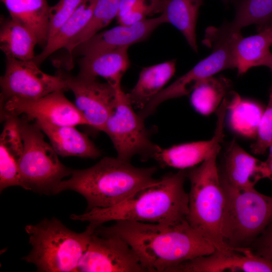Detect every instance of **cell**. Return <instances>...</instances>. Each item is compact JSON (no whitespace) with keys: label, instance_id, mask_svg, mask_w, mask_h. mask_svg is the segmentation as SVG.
<instances>
[{"label":"cell","instance_id":"obj_15","mask_svg":"<svg viewBox=\"0 0 272 272\" xmlns=\"http://www.w3.org/2000/svg\"><path fill=\"white\" fill-rule=\"evenodd\" d=\"M232 106L231 99L226 96L216 111V128L210 140L181 144L165 149L160 148L153 158L163 167H170L179 170L188 169L201 164L215 152L221 150V144L224 137L225 115Z\"/></svg>","mask_w":272,"mask_h":272},{"label":"cell","instance_id":"obj_23","mask_svg":"<svg viewBox=\"0 0 272 272\" xmlns=\"http://www.w3.org/2000/svg\"><path fill=\"white\" fill-rule=\"evenodd\" d=\"M271 45L272 41L264 29H259L258 34L246 37L239 35L232 48L238 75H243L253 67L265 66L271 54Z\"/></svg>","mask_w":272,"mask_h":272},{"label":"cell","instance_id":"obj_39","mask_svg":"<svg viewBox=\"0 0 272 272\" xmlns=\"http://www.w3.org/2000/svg\"><path fill=\"white\" fill-rule=\"evenodd\" d=\"M225 4H227L228 2H229L230 1L232 0H222Z\"/></svg>","mask_w":272,"mask_h":272},{"label":"cell","instance_id":"obj_36","mask_svg":"<svg viewBox=\"0 0 272 272\" xmlns=\"http://www.w3.org/2000/svg\"><path fill=\"white\" fill-rule=\"evenodd\" d=\"M267 149L269 150V155L266 162L269 171L268 178L272 181V142L270 144Z\"/></svg>","mask_w":272,"mask_h":272},{"label":"cell","instance_id":"obj_11","mask_svg":"<svg viewBox=\"0 0 272 272\" xmlns=\"http://www.w3.org/2000/svg\"><path fill=\"white\" fill-rule=\"evenodd\" d=\"M78 271L145 272L148 270L125 240L116 236H100L94 232L80 261Z\"/></svg>","mask_w":272,"mask_h":272},{"label":"cell","instance_id":"obj_21","mask_svg":"<svg viewBox=\"0 0 272 272\" xmlns=\"http://www.w3.org/2000/svg\"><path fill=\"white\" fill-rule=\"evenodd\" d=\"M11 18L27 28L43 48L48 38L49 10L47 0H1Z\"/></svg>","mask_w":272,"mask_h":272},{"label":"cell","instance_id":"obj_25","mask_svg":"<svg viewBox=\"0 0 272 272\" xmlns=\"http://www.w3.org/2000/svg\"><path fill=\"white\" fill-rule=\"evenodd\" d=\"M202 0H166L162 14L169 23L184 36L188 45L197 51L195 29Z\"/></svg>","mask_w":272,"mask_h":272},{"label":"cell","instance_id":"obj_32","mask_svg":"<svg viewBox=\"0 0 272 272\" xmlns=\"http://www.w3.org/2000/svg\"><path fill=\"white\" fill-rule=\"evenodd\" d=\"M85 1L59 0L55 5L50 7L48 40L54 35Z\"/></svg>","mask_w":272,"mask_h":272},{"label":"cell","instance_id":"obj_6","mask_svg":"<svg viewBox=\"0 0 272 272\" xmlns=\"http://www.w3.org/2000/svg\"><path fill=\"white\" fill-rule=\"evenodd\" d=\"M221 181L225 195L221 226L223 241L230 248H251L272 224V196L254 187L237 188Z\"/></svg>","mask_w":272,"mask_h":272},{"label":"cell","instance_id":"obj_4","mask_svg":"<svg viewBox=\"0 0 272 272\" xmlns=\"http://www.w3.org/2000/svg\"><path fill=\"white\" fill-rule=\"evenodd\" d=\"M97 228L89 223L84 232L77 233L55 217L27 225L25 230L32 249L23 259L34 264L38 271H78L81 258Z\"/></svg>","mask_w":272,"mask_h":272},{"label":"cell","instance_id":"obj_8","mask_svg":"<svg viewBox=\"0 0 272 272\" xmlns=\"http://www.w3.org/2000/svg\"><path fill=\"white\" fill-rule=\"evenodd\" d=\"M241 31L230 28L224 23L221 27H209L202 43L212 48L211 54L190 70L162 90L138 114L145 119L153 114L162 103L191 93L203 80L226 70L235 69L232 54L234 42Z\"/></svg>","mask_w":272,"mask_h":272},{"label":"cell","instance_id":"obj_13","mask_svg":"<svg viewBox=\"0 0 272 272\" xmlns=\"http://www.w3.org/2000/svg\"><path fill=\"white\" fill-rule=\"evenodd\" d=\"M57 91L37 99L12 98L1 105V116H23L28 120H44L57 125H89L75 104Z\"/></svg>","mask_w":272,"mask_h":272},{"label":"cell","instance_id":"obj_16","mask_svg":"<svg viewBox=\"0 0 272 272\" xmlns=\"http://www.w3.org/2000/svg\"><path fill=\"white\" fill-rule=\"evenodd\" d=\"M165 23L161 14L154 18L146 19L131 25H121L98 33L77 46L73 50L75 55L85 56L100 52L128 47L147 39L161 24Z\"/></svg>","mask_w":272,"mask_h":272},{"label":"cell","instance_id":"obj_1","mask_svg":"<svg viewBox=\"0 0 272 272\" xmlns=\"http://www.w3.org/2000/svg\"><path fill=\"white\" fill-rule=\"evenodd\" d=\"M115 222L109 227H98L95 233L125 240L138 254L148 271L167 272L181 263L209 255L216 250L186 220L176 224Z\"/></svg>","mask_w":272,"mask_h":272},{"label":"cell","instance_id":"obj_2","mask_svg":"<svg viewBox=\"0 0 272 272\" xmlns=\"http://www.w3.org/2000/svg\"><path fill=\"white\" fill-rule=\"evenodd\" d=\"M186 177V169L167 174L115 206L93 209L81 215L72 214L71 219L88 222L97 227L111 221L181 222L186 220L188 213V193L184 186Z\"/></svg>","mask_w":272,"mask_h":272},{"label":"cell","instance_id":"obj_27","mask_svg":"<svg viewBox=\"0 0 272 272\" xmlns=\"http://www.w3.org/2000/svg\"><path fill=\"white\" fill-rule=\"evenodd\" d=\"M120 0H98L93 13L84 28L66 45L69 53L67 70L73 67V51L80 44L97 34L117 18Z\"/></svg>","mask_w":272,"mask_h":272},{"label":"cell","instance_id":"obj_3","mask_svg":"<svg viewBox=\"0 0 272 272\" xmlns=\"http://www.w3.org/2000/svg\"><path fill=\"white\" fill-rule=\"evenodd\" d=\"M156 171L155 167H137L117 157H105L92 167L73 170L71 177L60 182L56 194L65 190L80 193L87 201V211L109 208L157 181Z\"/></svg>","mask_w":272,"mask_h":272},{"label":"cell","instance_id":"obj_28","mask_svg":"<svg viewBox=\"0 0 272 272\" xmlns=\"http://www.w3.org/2000/svg\"><path fill=\"white\" fill-rule=\"evenodd\" d=\"M231 88L232 83L226 78L210 77L201 81L192 91L191 103L198 112L208 115L217 110Z\"/></svg>","mask_w":272,"mask_h":272},{"label":"cell","instance_id":"obj_17","mask_svg":"<svg viewBox=\"0 0 272 272\" xmlns=\"http://www.w3.org/2000/svg\"><path fill=\"white\" fill-rule=\"evenodd\" d=\"M218 169L221 180L237 188H254L259 180L269 175L266 161L249 154L234 139L227 146Z\"/></svg>","mask_w":272,"mask_h":272},{"label":"cell","instance_id":"obj_19","mask_svg":"<svg viewBox=\"0 0 272 272\" xmlns=\"http://www.w3.org/2000/svg\"><path fill=\"white\" fill-rule=\"evenodd\" d=\"M49 140L58 155L97 159L101 151L85 133L74 126L57 125L44 120L33 121Z\"/></svg>","mask_w":272,"mask_h":272},{"label":"cell","instance_id":"obj_22","mask_svg":"<svg viewBox=\"0 0 272 272\" xmlns=\"http://www.w3.org/2000/svg\"><path fill=\"white\" fill-rule=\"evenodd\" d=\"M176 63L172 59L142 70L136 84L127 94L133 107L142 109L164 89L175 72Z\"/></svg>","mask_w":272,"mask_h":272},{"label":"cell","instance_id":"obj_34","mask_svg":"<svg viewBox=\"0 0 272 272\" xmlns=\"http://www.w3.org/2000/svg\"><path fill=\"white\" fill-rule=\"evenodd\" d=\"M251 248L255 254L272 259V224L254 241Z\"/></svg>","mask_w":272,"mask_h":272},{"label":"cell","instance_id":"obj_10","mask_svg":"<svg viewBox=\"0 0 272 272\" xmlns=\"http://www.w3.org/2000/svg\"><path fill=\"white\" fill-rule=\"evenodd\" d=\"M0 85L1 105L13 97L37 99L57 91L69 90L59 74L53 76L43 72L33 60L8 57Z\"/></svg>","mask_w":272,"mask_h":272},{"label":"cell","instance_id":"obj_5","mask_svg":"<svg viewBox=\"0 0 272 272\" xmlns=\"http://www.w3.org/2000/svg\"><path fill=\"white\" fill-rule=\"evenodd\" d=\"M220 151L186 169L190 183L186 220L216 249L224 250L232 248L225 244L221 233L225 195L217 163Z\"/></svg>","mask_w":272,"mask_h":272},{"label":"cell","instance_id":"obj_14","mask_svg":"<svg viewBox=\"0 0 272 272\" xmlns=\"http://www.w3.org/2000/svg\"><path fill=\"white\" fill-rule=\"evenodd\" d=\"M272 272V259L255 254L251 248L216 249L208 255L187 260L167 272Z\"/></svg>","mask_w":272,"mask_h":272},{"label":"cell","instance_id":"obj_30","mask_svg":"<svg viewBox=\"0 0 272 272\" xmlns=\"http://www.w3.org/2000/svg\"><path fill=\"white\" fill-rule=\"evenodd\" d=\"M230 110V123L232 129L246 137L256 138L264 111L261 106L254 102L241 99Z\"/></svg>","mask_w":272,"mask_h":272},{"label":"cell","instance_id":"obj_18","mask_svg":"<svg viewBox=\"0 0 272 272\" xmlns=\"http://www.w3.org/2000/svg\"><path fill=\"white\" fill-rule=\"evenodd\" d=\"M4 122L0 135V191L14 186L22 187L19 162L24 144L18 116L6 114L1 116Z\"/></svg>","mask_w":272,"mask_h":272},{"label":"cell","instance_id":"obj_7","mask_svg":"<svg viewBox=\"0 0 272 272\" xmlns=\"http://www.w3.org/2000/svg\"><path fill=\"white\" fill-rule=\"evenodd\" d=\"M18 122L24 144L19 162L22 187L34 192L51 195L71 176L73 170L59 161L58 155L44 139V133L34 122L24 116H18Z\"/></svg>","mask_w":272,"mask_h":272},{"label":"cell","instance_id":"obj_37","mask_svg":"<svg viewBox=\"0 0 272 272\" xmlns=\"http://www.w3.org/2000/svg\"><path fill=\"white\" fill-rule=\"evenodd\" d=\"M259 29L265 30L267 33L268 35H269L270 38L271 39L272 41V22L270 23L269 24H268V25H266L265 26L262 28H259Z\"/></svg>","mask_w":272,"mask_h":272},{"label":"cell","instance_id":"obj_29","mask_svg":"<svg viewBox=\"0 0 272 272\" xmlns=\"http://www.w3.org/2000/svg\"><path fill=\"white\" fill-rule=\"evenodd\" d=\"M272 22V0H237L235 15L229 22L235 29L256 24L259 28Z\"/></svg>","mask_w":272,"mask_h":272},{"label":"cell","instance_id":"obj_24","mask_svg":"<svg viewBox=\"0 0 272 272\" xmlns=\"http://www.w3.org/2000/svg\"><path fill=\"white\" fill-rule=\"evenodd\" d=\"M38 41L26 27L11 18L1 19L0 48L6 57L33 60Z\"/></svg>","mask_w":272,"mask_h":272},{"label":"cell","instance_id":"obj_12","mask_svg":"<svg viewBox=\"0 0 272 272\" xmlns=\"http://www.w3.org/2000/svg\"><path fill=\"white\" fill-rule=\"evenodd\" d=\"M56 73L64 79L69 90L73 93L75 104L89 125L103 131L108 118L115 109L117 88L120 85L114 87L108 82L74 76L62 70Z\"/></svg>","mask_w":272,"mask_h":272},{"label":"cell","instance_id":"obj_20","mask_svg":"<svg viewBox=\"0 0 272 272\" xmlns=\"http://www.w3.org/2000/svg\"><path fill=\"white\" fill-rule=\"evenodd\" d=\"M128 49L124 47L82 56L79 60L78 75L93 79L101 77L114 87L120 85L130 65Z\"/></svg>","mask_w":272,"mask_h":272},{"label":"cell","instance_id":"obj_26","mask_svg":"<svg viewBox=\"0 0 272 272\" xmlns=\"http://www.w3.org/2000/svg\"><path fill=\"white\" fill-rule=\"evenodd\" d=\"M98 0H85L74 14L48 40L43 50L33 61L39 66L53 53L64 48L69 42L86 25Z\"/></svg>","mask_w":272,"mask_h":272},{"label":"cell","instance_id":"obj_9","mask_svg":"<svg viewBox=\"0 0 272 272\" xmlns=\"http://www.w3.org/2000/svg\"><path fill=\"white\" fill-rule=\"evenodd\" d=\"M143 119L135 112L121 85L117 88V102L108 118L103 132L110 138L117 157L130 162L136 155L143 160L153 158L160 147L150 140Z\"/></svg>","mask_w":272,"mask_h":272},{"label":"cell","instance_id":"obj_31","mask_svg":"<svg viewBox=\"0 0 272 272\" xmlns=\"http://www.w3.org/2000/svg\"><path fill=\"white\" fill-rule=\"evenodd\" d=\"M272 142V85L269 100L263 111L258 127L255 142L250 146L251 152L256 155L265 153Z\"/></svg>","mask_w":272,"mask_h":272},{"label":"cell","instance_id":"obj_38","mask_svg":"<svg viewBox=\"0 0 272 272\" xmlns=\"http://www.w3.org/2000/svg\"><path fill=\"white\" fill-rule=\"evenodd\" d=\"M265 66L268 67L272 72V53L268 58Z\"/></svg>","mask_w":272,"mask_h":272},{"label":"cell","instance_id":"obj_33","mask_svg":"<svg viewBox=\"0 0 272 272\" xmlns=\"http://www.w3.org/2000/svg\"><path fill=\"white\" fill-rule=\"evenodd\" d=\"M166 0H137L132 9L117 18L119 24L131 25L163 12Z\"/></svg>","mask_w":272,"mask_h":272},{"label":"cell","instance_id":"obj_35","mask_svg":"<svg viewBox=\"0 0 272 272\" xmlns=\"http://www.w3.org/2000/svg\"><path fill=\"white\" fill-rule=\"evenodd\" d=\"M137 0H120L117 18L129 12L133 8Z\"/></svg>","mask_w":272,"mask_h":272}]
</instances>
